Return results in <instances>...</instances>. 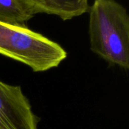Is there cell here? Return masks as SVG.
Wrapping results in <instances>:
<instances>
[{"label": "cell", "instance_id": "obj_1", "mask_svg": "<svg viewBox=\"0 0 129 129\" xmlns=\"http://www.w3.org/2000/svg\"><path fill=\"white\" fill-rule=\"evenodd\" d=\"M90 49L110 66L129 70V14L116 0H94L89 9Z\"/></svg>", "mask_w": 129, "mask_h": 129}, {"label": "cell", "instance_id": "obj_2", "mask_svg": "<svg viewBox=\"0 0 129 129\" xmlns=\"http://www.w3.org/2000/svg\"><path fill=\"white\" fill-rule=\"evenodd\" d=\"M0 54L23 63L34 72L58 67L68 54L58 43L26 26L0 21Z\"/></svg>", "mask_w": 129, "mask_h": 129}, {"label": "cell", "instance_id": "obj_3", "mask_svg": "<svg viewBox=\"0 0 129 129\" xmlns=\"http://www.w3.org/2000/svg\"><path fill=\"white\" fill-rule=\"evenodd\" d=\"M39 121L21 87L0 80V129H38Z\"/></svg>", "mask_w": 129, "mask_h": 129}, {"label": "cell", "instance_id": "obj_4", "mask_svg": "<svg viewBox=\"0 0 129 129\" xmlns=\"http://www.w3.org/2000/svg\"><path fill=\"white\" fill-rule=\"evenodd\" d=\"M34 14H47L69 21L89 12L88 0H20Z\"/></svg>", "mask_w": 129, "mask_h": 129}, {"label": "cell", "instance_id": "obj_5", "mask_svg": "<svg viewBox=\"0 0 129 129\" xmlns=\"http://www.w3.org/2000/svg\"><path fill=\"white\" fill-rule=\"evenodd\" d=\"M35 15L20 0H0V21L25 26Z\"/></svg>", "mask_w": 129, "mask_h": 129}]
</instances>
